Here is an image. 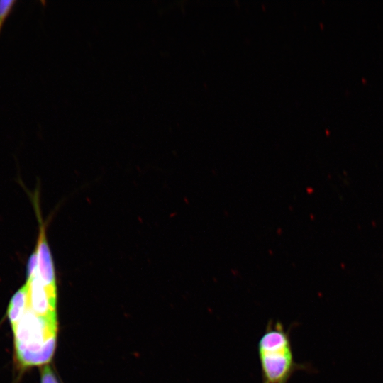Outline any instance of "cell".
Masks as SVG:
<instances>
[{
  "label": "cell",
  "instance_id": "2",
  "mask_svg": "<svg viewBox=\"0 0 383 383\" xmlns=\"http://www.w3.org/2000/svg\"><path fill=\"white\" fill-rule=\"evenodd\" d=\"M262 383H288L293 374L308 367L294 360L289 330L270 320L257 344Z\"/></svg>",
  "mask_w": 383,
  "mask_h": 383
},
{
  "label": "cell",
  "instance_id": "1",
  "mask_svg": "<svg viewBox=\"0 0 383 383\" xmlns=\"http://www.w3.org/2000/svg\"><path fill=\"white\" fill-rule=\"evenodd\" d=\"M16 355L23 367L48 363L56 346V316L38 315L28 307L12 326Z\"/></svg>",
  "mask_w": 383,
  "mask_h": 383
},
{
  "label": "cell",
  "instance_id": "3",
  "mask_svg": "<svg viewBox=\"0 0 383 383\" xmlns=\"http://www.w3.org/2000/svg\"><path fill=\"white\" fill-rule=\"evenodd\" d=\"M27 307L33 312L47 316H56L57 291L45 287L38 270L27 277Z\"/></svg>",
  "mask_w": 383,
  "mask_h": 383
},
{
  "label": "cell",
  "instance_id": "5",
  "mask_svg": "<svg viewBox=\"0 0 383 383\" xmlns=\"http://www.w3.org/2000/svg\"><path fill=\"white\" fill-rule=\"evenodd\" d=\"M27 308V286L25 284L12 296L8 308V318L13 326L22 316Z\"/></svg>",
  "mask_w": 383,
  "mask_h": 383
},
{
  "label": "cell",
  "instance_id": "7",
  "mask_svg": "<svg viewBox=\"0 0 383 383\" xmlns=\"http://www.w3.org/2000/svg\"><path fill=\"white\" fill-rule=\"evenodd\" d=\"M40 383H58L55 375L48 365L42 370Z\"/></svg>",
  "mask_w": 383,
  "mask_h": 383
},
{
  "label": "cell",
  "instance_id": "6",
  "mask_svg": "<svg viewBox=\"0 0 383 383\" xmlns=\"http://www.w3.org/2000/svg\"><path fill=\"white\" fill-rule=\"evenodd\" d=\"M16 0H0V33L4 22L13 10Z\"/></svg>",
  "mask_w": 383,
  "mask_h": 383
},
{
  "label": "cell",
  "instance_id": "4",
  "mask_svg": "<svg viewBox=\"0 0 383 383\" xmlns=\"http://www.w3.org/2000/svg\"><path fill=\"white\" fill-rule=\"evenodd\" d=\"M40 221V231L36 246L38 274L43 284L47 288L57 291L56 279L51 252L46 239L44 223Z\"/></svg>",
  "mask_w": 383,
  "mask_h": 383
}]
</instances>
